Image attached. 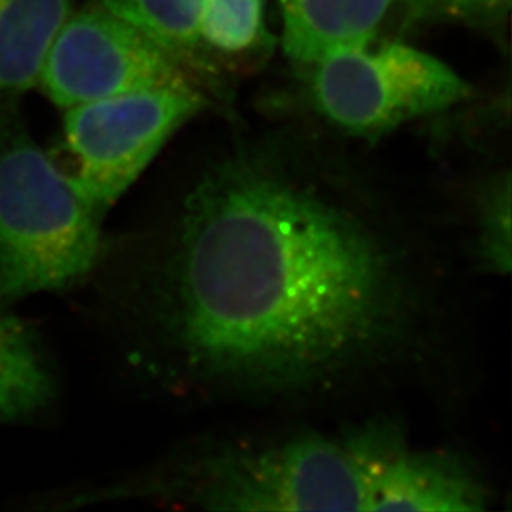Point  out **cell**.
<instances>
[{"label":"cell","mask_w":512,"mask_h":512,"mask_svg":"<svg viewBox=\"0 0 512 512\" xmlns=\"http://www.w3.org/2000/svg\"><path fill=\"white\" fill-rule=\"evenodd\" d=\"M511 0H405V24H466L483 30L503 29Z\"/></svg>","instance_id":"13"},{"label":"cell","mask_w":512,"mask_h":512,"mask_svg":"<svg viewBox=\"0 0 512 512\" xmlns=\"http://www.w3.org/2000/svg\"><path fill=\"white\" fill-rule=\"evenodd\" d=\"M415 289L401 251L334 189L244 153L184 198L143 312L189 382L312 392L392 353Z\"/></svg>","instance_id":"1"},{"label":"cell","mask_w":512,"mask_h":512,"mask_svg":"<svg viewBox=\"0 0 512 512\" xmlns=\"http://www.w3.org/2000/svg\"><path fill=\"white\" fill-rule=\"evenodd\" d=\"M55 378L34 330L0 299V421L39 415L54 401Z\"/></svg>","instance_id":"10"},{"label":"cell","mask_w":512,"mask_h":512,"mask_svg":"<svg viewBox=\"0 0 512 512\" xmlns=\"http://www.w3.org/2000/svg\"><path fill=\"white\" fill-rule=\"evenodd\" d=\"M92 4L140 30L188 70L208 68L199 44L201 0H92Z\"/></svg>","instance_id":"11"},{"label":"cell","mask_w":512,"mask_h":512,"mask_svg":"<svg viewBox=\"0 0 512 512\" xmlns=\"http://www.w3.org/2000/svg\"><path fill=\"white\" fill-rule=\"evenodd\" d=\"M393 0H279L282 45L300 65L373 44Z\"/></svg>","instance_id":"8"},{"label":"cell","mask_w":512,"mask_h":512,"mask_svg":"<svg viewBox=\"0 0 512 512\" xmlns=\"http://www.w3.org/2000/svg\"><path fill=\"white\" fill-rule=\"evenodd\" d=\"M39 83L60 110L148 88L196 85L176 58L95 4L68 15Z\"/></svg>","instance_id":"6"},{"label":"cell","mask_w":512,"mask_h":512,"mask_svg":"<svg viewBox=\"0 0 512 512\" xmlns=\"http://www.w3.org/2000/svg\"><path fill=\"white\" fill-rule=\"evenodd\" d=\"M206 102L196 85H174L67 108L62 138L50 158L88 209L103 219Z\"/></svg>","instance_id":"4"},{"label":"cell","mask_w":512,"mask_h":512,"mask_svg":"<svg viewBox=\"0 0 512 512\" xmlns=\"http://www.w3.org/2000/svg\"><path fill=\"white\" fill-rule=\"evenodd\" d=\"M70 15V0H0V97L39 83L50 45Z\"/></svg>","instance_id":"9"},{"label":"cell","mask_w":512,"mask_h":512,"mask_svg":"<svg viewBox=\"0 0 512 512\" xmlns=\"http://www.w3.org/2000/svg\"><path fill=\"white\" fill-rule=\"evenodd\" d=\"M102 252V219L24 130L0 135V299L82 281Z\"/></svg>","instance_id":"3"},{"label":"cell","mask_w":512,"mask_h":512,"mask_svg":"<svg viewBox=\"0 0 512 512\" xmlns=\"http://www.w3.org/2000/svg\"><path fill=\"white\" fill-rule=\"evenodd\" d=\"M401 441L365 428L234 448L193 463L80 493L83 504L125 496L183 499L214 511H370L383 464Z\"/></svg>","instance_id":"2"},{"label":"cell","mask_w":512,"mask_h":512,"mask_svg":"<svg viewBox=\"0 0 512 512\" xmlns=\"http://www.w3.org/2000/svg\"><path fill=\"white\" fill-rule=\"evenodd\" d=\"M486 493L456 459L400 445L383 466L372 511H483Z\"/></svg>","instance_id":"7"},{"label":"cell","mask_w":512,"mask_h":512,"mask_svg":"<svg viewBox=\"0 0 512 512\" xmlns=\"http://www.w3.org/2000/svg\"><path fill=\"white\" fill-rule=\"evenodd\" d=\"M309 93L320 116L343 133L378 138L456 107L471 85L441 62L401 42L348 50L309 65Z\"/></svg>","instance_id":"5"},{"label":"cell","mask_w":512,"mask_h":512,"mask_svg":"<svg viewBox=\"0 0 512 512\" xmlns=\"http://www.w3.org/2000/svg\"><path fill=\"white\" fill-rule=\"evenodd\" d=\"M198 30L208 62L211 57L246 60L272 47L266 0H201Z\"/></svg>","instance_id":"12"},{"label":"cell","mask_w":512,"mask_h":512,"mask_svg":"<svg viewBox=\"0 0 512 512\" xmlns=\"http://www.w3.org/2000/svg\"><path fill=\"white\" fill-rule=\"evenodd\" d=\"M479 251L493 271L508 274L511 267V181L489 186L479 206Z\"/></svg>","instance_id":"14"}]
</instances>
